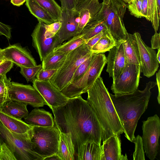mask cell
Returning a JSON list of instances; mask_svg holds the SVG:
<instances>
[{
    "mask_svg": "<svg viewBox=\"0 0 160 160\" xmlns=\"http://www.w3.org/2000/svg\"><path fill=\"white\" fill-rule=\"evenodd\" d=\"M51 109L55 125L59 131L71 134L76 158L83 144L94 142L101 145L100 123L92 108L81 95L69 98L65 105Z\"/></svg>",
    "mask_w": 160,
    "mask_h": 160,
    "instance_id": "cell-1",
    "label": "cell"
},
{
    "mask_svg": "<svg viewBox=\"0 0 160 160\" xmlns=\"http://www.w3.org/2000/svg\"><path fill=\"white\" fill-rule=\"evenodd\" d=\"M156 82L149 81L144 90L138 88L133 92L113 95L109 93L122 125L125 137L132 142L138 121L147 109L151 95V90Z\"/></svg>",
    "mask_w": 160,
    "mask_h": 160,
    "instance_id": "cell-2",
    "label": "cell"
},
{
    "mask_svg": "<svg viewBox=\"0 0 160 160\" xmlns=\"http://www.w3.org/2000/svg\"><path fill=\"white\" fill-rule=\"evenodd\" d=\"M87 92V101L102 127V141L114 134L123 133L122 125L102 77L100 76L96 80Z\"/></svg>",
    "mask_w": 160,
    "mask_h": 160,
    "instance_id": "cell-3",
    "label": "cell"
},
{
    "mask_svg": "<svg viewBox=\"0 0 160 160\" xmlns=\"http://www.w3.org/2000/svg\"><path fill=\"white\" fill-rule=\"evenodd\" d=\"M98 16L104 21L107 30L117 42L122 41L128 32L123 18L127 6L122 0H103Z\"/></svg>",
    "mask_w": 160,
    "mask_h": 160,
    "instance_id": "cell-4",
    "label": "cell"
},
{
    "mask_svg": "<svg viewBox=\"0 0 160 160\" xmlns=\"http://www.w3.org/2000/svg\"><path fill=\"white\" fill-rule=\"evenodd\" d=\"M28 131L23 133L14 132L0 121V143L6 145L16 160H44L43 157L34 151Z\"/></svg>",
    "mask_w": 160,
    "mask_h": 160,
    "instance_id": "cell-5",
    "label": "cell"
},
{
    "mask_svg": "<svg viewBox=\"0 0 160 160\" xmlns=\"http://www.w3.org/2000/svg\"><path fill=\"white\" fill-rule=\"evenodd\" d=\"M92 53L85 43L68 53L64 63L49 80L60 91L71 83L78 67Z\"/></svg>",
    "mask_w": 160,
    "mask_h": 160,
    "instance_id": "cell-6",
    "label": "cell"
},
{
    "mask_svg": "<svg viewBox=\"0 0 160 160\" xmlns=\"http://www.w3.org/2000/svg\"><path fill=\"white\" fill-rule=\"evenodd\" d=\"M28 132L35 152L44 159L57 153L60 131L55 125L50 127L32 126Z\"/></svg>",
    "mask_w": 160,
    "mask_h": 160,
    "instance_id": "cell-7",
    "label": "cell"
},
{
    "mask_svg": "<svg viewBox=\"0 0 160 160\" xmlns=\"http://www.w3.org/2000/svg\"><path fill=\"white\" fill-rule=\"evenodd\" d=\"M107 63L104 54H95L88 69L79 79L71 83L61 91L68 98L81 95L87 92L100 76Z\"/></svg>",
    "mask_w": 160,
    "mask_h": 160,
    "instance_id": "cell-8",
    "label": "cell"
},
{
    "mask_svg": "<svg viewBox=\"0 0 160 160\" xmlns=\"http://www.w3.org/2000/svg\"><path fill=\"white\" fill-rule=\"evenodd\" d=\"M32 45L38 53L41 61L54 49L61 44L57 34L49 31L46 24L38 22L32 34Z\"/></svg>",
    "mask_w": 160,
    "mask_h": 160,
    "instance_id": "cell-9",
    "label": "cell"
},
{
    "mask_svg": "<svg viewBox=\"0 0 160 160\" xmlns=\"http://www.w3.org/2000/svg\"><path fill=\"white\" fill-rule=\"evenodd\" d=\"M142 141L144 152L150 160H154L159 150L160 120L157 114L142 122Z\"/></svg>",
    "mask_w": 160,
    "mask_h": 160,
    "instance_id": "cell-10",
    "label": "cell"
},
{
    "mask_svg": "<svg viewBox=\"0 0 160 160\" xmlns=\"http://www.w3.org/2000/svg\"><path fill=\"white\" fill-rule=\"evenodd\" d=\"M141 73L140 65L126 64L120 75L114 81L111 89L114 94H120L131 93L138 88Z\"/></svg>",
    "mask_w": 160,
    "mask_h": 160,
    "instance_id": "cell-11",
    "label": "cell"
},
{
    "mask_svg": "<svg viewBox=\"0 0 160 160\" xmlns=\"http://www.w3.org/2000/svg\"><path fill=\"white\" fill-rule=\"evenodd\" d=\"M8 95L10 100L26 103L34 108L48 106L38 91L30 85L12 82L8 88Z\"/></svg>",
    "mask_w": 160,
    "mask_h": 160,
    "instance_id": "cell-12",
    "label": "cell"
},
{
    "mask_svg": "<svg viewBox=\"0 0 160 160\" xmlns=\"http://www.w3.org/2000/svg\"><path fill=\"white\" fill-rule=\"evenodd\" d=\"M33 86L39 92L51 109L65 105L69 98L63 94L49 80L32 81Z\"/></svg>",
    "mask_w": 160,
    "mask_h": 160,
    "instance_id": "cell-13",
    "label": "cell"
},
{
    "mask_svg": "<svg viewBox=\"0 0 160 160\" xmlns=\"http://www.w3.org/2000/svg\"><path fill=\"white\" fill-rule=\"evenodd\" d=\"M133 34L138 48L141 72L144 76L150 78L154 75L159 67L156 52L146 44L139 32Z\"/></svg>",
    "mask_w": 160,
    "mask_h": 160,
    "instance_id": "cell-14",
    "label": "cell"
},
{
    "mask_svg": "<svg viewBox=\"0 0 160 160\" xmlns=\"http://www.w3.org/2000/svg\"><path fill=\"white\" fill-rule=\"evenodd\" d=\"M60 21L61 25L57 34L60 44L80 34L78 28V15L74 9L62 10Z\"/></svg>",
    "mask_w": 160,
    "mask_h": 160,
    "instance_id": "cell-15",
    "label": "cell"
},
{
    "mask_svg": "<svg viewBox=\"0 0 160 160\" xmlns=\"http://www.w3.org/2000/svg\"><path fill=\"white\" fill-rule=\"evenodd\" d=\"M3 56L6 60H9L18 67H30L37 65L31 53L20 44L10 45L2 49Z\"/></svg>",
    "mask_w": 160,
    "mask_h": 160,
    "instance_id": "cell-16",
    "label": "cell"
},
{
    "mask_svg": "<svg viewBox=\"0 0 160 160\" xmlns=\"http://www.w3.org/2000/svg\"><path fill=\"white\" fill-rule=\"evenodd\" d=\"M108 52L106 71L113 81L120 75L126 65L122 41L117 42Z\"/></svg>",
    "mask_w": 160,
    "mask_h": 160,
    "instance_id": "cell-17",
    "label": "cell"
},
{
    "mask_svg": "<svg viewBox=\"0 0 160 160\" xmlns=\"http://www.w3.org/2000/svg\"><path fill=\"white\" fill-rule=\"evenodd\" d=\"M102 6L98 0H76L74 9L78 15L80 33L87 23L99 13Z\"/></svg>",
    "mask_w": 160,
    "mask_h": 160,
    "instance_id": "cell-18",
    "label": "cell"
},
{
    "mask_svg": "<svg viewBox=\"0 0 160 160\" xmlns=\"http://www.w3.org/2000/svg\"><path fill=\"white\" fill-rule=\"evenodd\" d=\"M120 134H114L103 141L101 160H123Z\"/></svg>",
    "mask_w": 160,
    "mask_h": 160,
    "instance_id": "cell-19",
    "label": "cell"
},
{
    "mask_svg": "<svg viewBox=\"0 0 160 160\" xmlns=\"http://www.w3.org/2000/svg\"><path fill=\"white\" fill-rule=\"evenodd\" d=\"M24 118L26 123L32 126L50 127L55 125L52 114L42 108H34Z\"/></svg>",
    "mask_w": 160,
    "mask_h": 160,
    "instance_id": "cell-20",
    "label": "cell"
},
{
    "mask_svg": "<svg viewBox=\"0 0 160 160\" xmlns=\"http://www.w3.org/2000/svg\"><path fill=\"white\" fill-rule=\"evenodd\" d=\"M122 43L126 64L140 65L138 48L134 34L128 33L125 39L122 41Z\"/></svg>",
    "mask_w": 160,
    "mask_h": 160,
    "instance_id": "cell-21",
    "label": "cell"
},
{
    "mask_svg": "<svg viewBox=\"0 0 160 160\" xmlns=\"http://www.w3.org/2000/svg\"><path fill=\"white\" fill-rule=\"evenodd\" d=\"M57 154L61 160H76L73 144L70 133L60 131L58 150Z\"/></svg>",
    "mask_w": 160,
    "mask_h": 160,
    "instance_id": "cell-22",
    "label": "cell"
},
{
    "mask_svg": "<svg viewBox=\"0 0 160 160\" xmlns=\"http://www.w3.org/2000/svg\"><path fill=\"white\" fill-rule=\"evenodd\" d=\"M0 121L8 130L18 133H26L32 127L21 119L14 118L0 110Z\"/></svg>",
    "mask_w": 160,
    "mask_h": 160,
    "instance_id": "cell-23",
    "label": "cell"
},
{
    "mask_svg": "<svg viewBox=\"0 0 160 160\" xmlns=\"http://www.w3.org/2000/svg\"><path fill=\"white\" fill-rule=\"evenodd\" d=\"M102 153L101 145L94 142H88L81 146L76 160H101Z\"/></svg>",
    "mask_w": 160,
    "mask_h": 160,
    "instance_id": "cell-24",
    "label": "cell"
},
{
    "mask_svg": "<svg viewBox=\"0 0 160 160\" xmlns=\"http://www.w3.org/2000/svg\"><path fill=\"white\" fill-rule=\"evenodd\" d=\"M98 14L87 23L80 33L82 35L86 42L101 31L107 30L104 21L98 16Z\"/></svg>",
    "mask_w": 160,
    "mask_h": 160,
    "instance_id": "cell-25",
    "label": "cell"
},
{
    "mask_svg": "<svg viewBox=\"0 0 160 160\" xmlns=\"http://www.w3.org/2000/svg\"><path fill=\"white\" fill-rule=\"evenodd\" d=\"M27 105L21 102L11 100L0 108V110L14 118L21 119L29 113Z\"/></svg>",
    "mask_w": 160,
    "mask_h": 160,
    "instance_id": "cell-26",
    "label": "cell"
},
{
    "mask_svg": "<svg viewBox=\"0 0 160 160\" xmlns=\"http://www.w3.org/2000/svg\"><path fill=\"white\" fill-rule=\"evenodd\" d=\"M26 5L30 13L37 18L38 22L48 25L57 22L34 0H26Z\"/></svg>",
    "mask_w": 160,
    "mask_h": 160,
    "instance_id": "cell-27",
    "label": "cell"
},
{
    "mask_svg": "<svg viewBox=\"0 0 160 160\" xmlns=\"http://www.w3.org/2000/svg\"><path fill=\"white\" fill-rule=\"evenodd\" d=\"M85 43V40L82 35L80 34L55 48L52 52L59 54H68Z\"/></svg>",
    "mask_w": 160,
    "mask_h": 160,
    "instance_id": "cell-28",
    "label": "cell"
},
{
    "mask_svg": "<svg viewBox=\"0 0 160 160\" xmlns=\"http://www.w3.org/2000/svg\"><path fill=\"white\" fill-rule=\"evenodd\" d=\"M67 54H56L51 52L42 61V68L44 70H58L64 63Z\"/></svg>",
    "mask_w": 160,
    "mask_h": 160,
    "instance_id": "cell-29",
    "label": "cell"
},
{
    "mask_svg": "<svg viewBox=\"0 0 160 160\" xmlns=\"http://www.w3.org/2000/svg\"><path fill=\"white\" fill-rule=\"evenodd\" d=\"M116 43L108 32L103 36L92 48L90 51L94 54L103 53L109 51L116 45Z\"/></svg>",
    "mask_w": 160,
    "mask_h": 160,
    "instance_id": "cell-30",
    "label": "cell"
},
{
    "mask_svg": "<svg viewBox=\"0 0 160 160\" xmlns=\"http://www.w3.org/2000/svg\"><path fill=\"white\" fill-rule=\"evenodd\" d=\"M46 10L56 21H60L62 12L61 7L54 0H34Z\"/></svg>",
    "mask_w": 160,
    "mask_h": 160,
    "instance_id": "cell-31",
    "label": "cell"
},
{
    "mask_svg": "<svg viewBox=\"0 0 160 160\" xmlns=\"http://www.w3.org/2000/svg\"><path fill=\"white\" fill-rule=\"evenodd\" d=\"M148 8L147 19L151 22L155 32L158 30L159 25L157 0H148Z\"/></svg>",
    "mask_w": 160,
    "mask_h": 160,
    "instance_id": "cell-32",
    "label": "cell"
},
{
    "mask_svg": "<svg viewBox=\"0 0 160 160\" xmlns=\"http://www.w3.org/2000/svg\"><path fill=\"white\" fill-rule=\"evenodd\" d=\"M11 81L10 78H7L6 74L0 75V108L11 101L8 95V88Z\"/></svg>",
    "mask_w": 160,
    "mask_h": 160,
    "instance_id": "cell-33",
    "label": "cell"
},
{
    "mask_svg": "<svg viewBox=\"0 0 160 160\" xmlns=\"http://www.w3.org/2000/svg\"><path fill=\"white\" fill-rule=\"evenodd\" d=\"M20 72L25 78L28 82H32L35 78L40 70L42 68V64L30 67H21Z\"/></svg>",
    "mask_w": 160,
    "mask_h": 160,
    "instance_id": "cell-34",
    "label": "cell"
},
{
    "mask_svg": "<svg viewBox=\"0 0 160 160\" xmlns=\"http://www.w3.org/2000/svg\"><path fill=\"white\" fill-rule=\"evenodd\" d=\"M132 142L135 144V150L133 154V160H145V152L143 149L142 137L138 135Z\"/></svg>",
    "mask_w": 160,
    "mask_h": 160,
    "instance_id": "cell-35",
    "label": "cell"
},
{
    "mask_svg": "<svg viewBox=\"0 0 160 160\" xmlns=\"http://www.w3.org/2000/svg\"><path fill=\"white\" fill-rule=\"evenodd\" d=\"M95 54L92 53L79 65L73 75L70 83L77 80L83 75L88 69Z\"/></svg>",
    "mask_w": 160,
    "mask_h": 160,
    "instance_id": "cell-36",
    "label": "cell"
},
{
    "mask_svg": "<svg viewBox=\"0 0 160 160\" xmlns=\"http://www.w3.org/2000/svg\"><path fill=\"white\" fill-rule=\"evenodd\" d=\"M128 8L131 14L137 18L142 15V0H134L128 4Z\"/></svg>",
    "mask_w": 160,
    "mask_h": 160,
    "instance_id": "cell-37",
    "label": "cell"
},
{
    "mask_svg": "<svg viewBox=\"0 0 160 160\" xmlns=\"http://www.w3.org/2000/svg\"><path fill=\"white\" fill-rule=\"evenodd\" d=\"M0 145V160H16L14 154L5 144L1 143Z\"/></svg>",
    "mask_w": 160,
    "mask_h": 160,
    "instance_id": "cell-38",
    "label": "cell"
},
{
    "mask_svg": "<svg viewBox=\"0 0 160 160\" xmlns=\"http://www.w3.org/2000/svg\"><path fill=\"white\" fill-rule=\"evenodd\" d=\"M57 71L56 69L44 70L42 68L38 72L36 78L39 81L49 80Z\"/></svg>",
    "mask_w": 160,
    "mask_h": 160,
    "instance_id": "cell-39",
    "label": "cell"
},
{
    "mask_svg": "<svg viewBox=\"0 0 160 160\" xmlns=\"http://www.w3.org/2000/svg\"><path fill=\"white\" fill-rule=\"evenodd\" d=\"M109 32L108 30L101 31L99 33L96 35L88 40L86 43L91 50L92 48L97 43V42L104 35Z\"/></svg>",
    "mask_w": 160,
    "mask_h": 160,
    "instance_id": "cell-40",
    "label": "cell"
},
{
    "mask_svg": "<svg viewBox=\"0 0 160 160\" xmlns=\"http://www.w3.org/2000/svg\"><path fill=\"white\" fill-rule=\"evenodd\" d=\"M61 5L62 10H72L74 9L76 0H59Z\"/></svg>",
    "mask_w": 160,
    "mask_h": 160,
    "instance_id": "cell-41",
    "label": "cell"
},
{
    "mask_svg": "<svg viewBox=\"0 0 160 160\" xmlns=\"http://www.w3.org/2000/svg\"><path fill=\"white\" fill-rule=\"evenodd\" d=\"M13 63L9 60H6L0 64V75L6 74L12 68Z\"/></svg>",
    "mask_w": 160,
    "mask_h": 160,
    "instance_id": "cell-42",
    "label": "cell"
},
{
    "mask_svg": "<svg viewBox=\"0 0 160 160\" xmlns=\"http://www.w3.org/2000/svg\"><path fill=\"white\" fill-rule=\"evenodd\" d=\"M160 33L155 32L152 37L151 40V48L153 49L160 48Z\"/></svg>",
    "mask_w": 160,
    "mask_h": 160,
    "instance_id": "cell-43",
    "label": "cell"
},
{
    "mask_svg": "<svg viewBox=\"0 0 160 160\" xmlns=\"http://www.w3.org/2000/svg\"><path fill=\"white\" fill-rule=\"evenodd\" d=\"M61 25V22L60 21H58L50 24H46V27L50 32L56 34L59 30Z\"/></svg>",
    "mask_w": 160,
    "mask_h": 160,
    "instance_id": "cell-44",
    "label": "cell"
},
{
    "mask_svg": "<svg viewBox=\"0 0 160 160\" xmlns=\"http://www.w3.org/2000/svg\"><path fill=\"white\" fill-rule=\"evenodd\" d=\"M142 17L147 19L148 8V0H142Z\"/></svg>",
    "mask_w": 160,
    "mask_h": 160,
    "instance_id": "cell-45",
    "label": "cell"
},
{
    "mask_svg": "<svg viewBox=\"0 0 160 160\" xmlns=\"http://www.w3.org/2000/svg\"><path fill=\"white\" fill-rule=\"evenodd\" d=\"M156 83L158 90V100L159 104H160V70H159L156 74Z\"/></svg>",
    "mask_w": 160,
    "mask_h": 160,
    "instance_id": "cell-46",
    "label": "cell"
},
{
    "mask_svg": "<svg viewBox=\"0 0 160 160\" xmlns=\"http://www.w3.org/2000/svg\"><path fill=\"white\" fill-rule=\"evenodd\" d=\"M26 0H11V2L14 5L20 6L23 5Z\"/></svg>",
    "mask_w": 160,
    "mask_h": 160,
    "instance_id": "cell-47",
    "label": "cell"
},
{
    "mask_svg": "<svg viewBox=\"0 0 160 160\" xmlns=\"http://www.w3.org/2000/svg\"><path fill=\"white\" fill-rule=\"evenodd\" d=\"M44 160H61L57 153L45 158Z\"/></svg>",
    "mask_w": 160,
    "mask_h": 160,
    "instance_id": "cell-48",
    "label": "cell"
},
{
    "mask_svg": "<svg viewBox=\"0 0 160 160\" xmlns=\"http://www.w3.org/2000/svg\"><path fill=\"white\" fill-rule=\"evenodd\" d=\"M6 60L2 53V49L0 48V64Z\"/></svg>",
    "mask_w": 160,
    "mask_h": 160,
    "instance_id": "cell-49",
    "label": "cell"
},
{
    "mask_svg": "<svg viewBox=\"0 0 160 160\" xmlns=\"http://www.w3.org/2000/svg\"><path fill=\"white\" fill-rule=\"evenodd\" d=\"M158 53L156 54L157 59L159 63H160V48L158 49Z\"/></svg>",
    "mask_w": 160,
    "mask_h": 160,
    "instance_id": "cell-50",
    "label": "cell"
},
{
    "mask_svg": "<svg viewBox=\"0 0 160 160\" xmlns=\"http://www.w3.org/2000/svg\"><path fill=\"white\" fill-rule=\"evenodd\" d=\"M158 9L159 16L160 15V0H157Z\"/></svg>",
    "mask_w": 160,
    "mask_h": 160,
    "instance_id": "cell-51",
    "label": "cell"
},
{
    "mask_svg": "<svg viewBox=\"0 0 160 160\" xmlns=\"http://www.w3.org/2000/svg\"><path fill=\"white\" fill-rule=\"evenodd\" d=\"M134 0H123L125 3H128V4Z\"/></svg>",
    "mask_w": 160,
    "mask_h": 160,
    "instance_id": "cell-52",
    "label": "cell"
},
{
    "mask_svg": "<svg viewBox=\"0 0 160 160\" xmlns=\"http://www.w3.org/2000/svg\"><path fill=\"white\" fill-rule=\"evenodd\" d=\"M0 151H1V146L0 145Z\"/></svg>",
    "mask_w": 160,
    "mask_h": 160,
    "instance_id": "cell-53",
    "label": "cell"
}]
</instances>
